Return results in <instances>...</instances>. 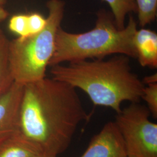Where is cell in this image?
Wrapping results in <instances>:
<instances>
[{
  "label": "cell",
  "instance_id": "obj_1",
  "mask_svg": "<svg viewBox=\"0 0 157 157\" xmlns=\"http://www.w3.org/2000/svg\"><path fill=\"white\" fill-rule=\"evenodd\" d=\"M89 117L75 87L45 78L23 85L17 133L41 154L57 157Z\"/></svg>",
  "mask_w": 157,
  "mask_h": 157
},
{
  "label": "cell",
  "instance_id": "obj_5",
  "mask_svg": "<svg viewBox=\"0 0 157 157\" xmlns=\"http://www.w3.org/2000/svg\"><path fill=\"white\" fill-rule=\"evenodd\" d=\"M151 113L139 102L117 113L114 121L122 135L128 157H157V124Z\"/></svg>",
  "mask_w": 157,
  "mask_h": 157
},
{
  "label": "cell",
  "instance_id": "obj_4",
  "mask_svg": "<svg viewBox=\"0 0 157 157\" xmlns=\"http://www.w3.org/2000/svg\"><path fill=\"white\" fill-rule=\"evenodd\" d=\"M65 3L49 0L45 27L37 33L10 41L9 61L15 82L24 84L45 78L55 50L56 32L64 16Z\"/></svg>",
  "mask_w": 157,
  "mask_h": 157
},
{
  "label": "cell",
  "instance_id": "obj_17",
  "mask_svg": "<svg viewBox=\"0 0 157 157\" xmlns=\"http://www.w3.org/2000/svg\"><path fill=\"white\" fill-rule=\"evenodd\" d=\"M7 0H0V6H3L5 4Z\"/></svg>",
  "mask_w": 157,
  "mask_h": 157
},
{
  "label": "cell",
  "instance_id": "obj_8",
  "mask_svg": "<svg viewBox=\"0 0 157 157\" xmlns=\"http://www.w3.org/2000/svg\"><path fill=\"white\" fill-rule=\"evenodd\" d=\"M137 58L143 67H157V34L150 29L142 28L134 36Z\"/></svg>",
  "mask_w": 157,
  "mask_h": 157
},
{
  "label": "cell",
  "instance_id": "obj_7",
  "mask_svg": "<svg viewBox=\"0 0 157 157\" xmlns=\"http://www.w3.org/2000/svg\"><path fill=\"white\" fill-rule=\"evenodd\" d=\"M23 85L14 82L0 98V144L17 132Z\"/></svg>",
  "mask_w": 157,
  "mask_h": 157
},
{
  "label": "cell",
  "instance_id": "obj_10",
  "mask_svg": "<svg viewBox=\"0 0 157 157\" xmlns=\"http://www.w3.org/2000/svg\"><path fill=\"white\" fill-rule=\"evenodd\" d=\"M10 40L0 30V98L10 90L15 82L9 61Z\"/></svg>",
  "mask_w": 157,
  "mask_h": 157
},
{
  "label": "cell",
  "instance_id": "obj_18",
  "mask_svg": "<svg viewBox=\"0 0 157 157\" xmlns=\"http://www.w3.org/2000/svg\"><path fill=\"white\" fill-rule=\"evenodd\" d=\"M37 157H56L54 156H49V155H40Z\"/></svg>",
  "mask_w": 157,
  "mask_h": 157
},
{
  "label": "cell",
  "instance_id": "obj_11",
  "mask_svg": "<svg viewBox=\"0 0 157 157\" xmlns=\"http://www.w3.org/2000/svg\"><path fill=\"white\" fill-rule=\"evenodd\" d=\"M107 2L111 8L118 28L124 29L125 19L128 15L137 13V6L135 0H102Z\"/></svg>",
  "mask_w": 157,
  "mask_h": 157
},
{
  "label": "cell",
  "instance_id": "obj_16",
  "mask_svg": "<svg viewBox=\"0 0 157 157\" xmlns=\"http://www.w3.org/2000/svg\"><path fill=\"white\" fill-rule=\"evenodd\" d=\"M8 15V12L4 8V7L0 6V25L1 23L7 17ZM0 30H1V28H0Z\"/></svg>",
  "mask_w": 157,
  "mask_h": 157
},
{
  "label": "cell",
  "instance_id": "obj_6",
  "mask_svg": "<svg viewBox=\"0 0 157 157\" xmlns=\"http://www.w3.org/2000/svg\"><path fill=\"white\" fill-rule=\"evenodd\" d=\"M80 157H128L123 137L115 122L107 123L93 136Z\"/></svg>",
  "mask_w": 157,
  "mask_h": 157
},
{
  "label": "cell",
  "instance_id": "obj_3",
  "mask_svg": "<svg viewBox=\"0 0 157 157\" xmlns=\"http://www.w3.org/2000/svg\"><path fill=\"white\" fill-rule=\"evenodd\" d=\"M129 22L124 29L118 28L112 12L101 9L97 12L93 29L82 33H72L60 27L56 32L55 50L50 67L72 62L103 59L112 54L124 55L136 59L134 36L137 22L129 15Z\"/></svg>",
  "mask_w": 157,
  "mask_h": 157
},
{
  "label": "cell",
  "instance_id": "obj_9",
  "mask_svg": "<svg viewBox=\"0 0 157 157\" xmlns=\"http://www.w3.org/2000/svg\"><path fill=\"white\" fill-rule=\"evenodd\" d=\"M42 155L17 133L0 144V157H37Z\"/></svg>",
  "mask_w": 157,
  "mask_h": 157
},
{
  "label": "cell",
  "instance_id": "obj_2",
  "mask_svg": "<svg viewBox=\"0 0 157 157\" xmlns=\"http://www.w3.org/2000/svg\"><path fill=\"white\" fill-rule=\"evenodd\" d=\"M129 56L117 55L105 60L87 59L51 67L52 78L86 93L95 106L121 112L124 101L139 102L145 85L132 72Z\"/></svg>",
  "mask_w": 157,
  "mask_h": 157
},
{
  "label": "cell",
  "instance_id": "obj_15",
  "mask_svg": "<svg viewBox=\"0 0 157 157\" xmlns=\"http://www.w3.org/2000/svg\"><path fill=\"white\" fill-rule=\"evenodd\" d=\"M142 82L144 85L157 83V73H154L150 76L144 77V78L142 80Z\"/></svg>",
  "mask_w": 157,
  "mask_h": 157
},
{
  "label": "cell",
  "instance_id": "obj_12",
  "mask_svg": "<svg viewBox=\"0 0 157 157\" xmlns=\"http://www.w3.org/2000/svg\"><path fill=\"white\" fill-rule=\"evenodd\" d=\"M139 25L144 28L153 22L157 15V0H135Z\"/></svg>",
  "mask_w": 157,
  "mask_h": 157
},
{
  "label": "cell",
  "instance_id": "obj_13",
  "mask_svg": "<svg viewBox=\"0 0 157 157\" xmlns=\"http://www.w3.org/2000/svg\"><path fill=\"white\" fill-rule=\"evenodd\" d=\"M9 29L19 37L29 36L28 14L17 15L12 17L9 23Z\"/></svg>",
  "mask_w": 157,
  "mask_h": 157
},
{
  "label": "cell",
  "instance_id": "obj_14",
  "mask_svg": "<svg viewBox=\"0 0 157 157\" xmlns=\"http://www.w3.org/2000/svg\"><path fill=\"white\" fill-rule=\"evenodd\" d=\"M145 86L142 99L146 101L147 108L154 118H157V83Z\"/></svg>",
  "mask_w": 157,
  "mask_h": 157
}]
</instances>
